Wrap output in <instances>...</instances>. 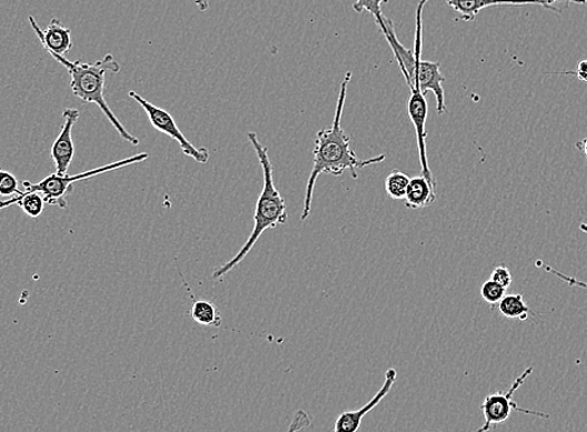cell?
<instances>
[{"label": "cell", "instance_id": "1", "mask_svg": "<svg viewBox=\"0 0 587 432\" xmlns=\"http://www.w3.org/2000/svg\"><path fill=\"white\" fill-rule=\"evenodd\" d=\"M352 73L348 72L340 86L337 112L334 117L332 125L328 129H321L316 139L314 147V165L308 179L306 200L301 220L306 221L311 212L314 188L321 174L340 177L349 170L352 179H358L357 169H364L372 164H379L386 160V154H380L367 160L359 159L356 150L350 145V137L341 128V117L344 106H346L348 86Z\"/></svg>", "mask_w": 587, "mask_h": 432}, {"label": "cell", "instance_id": "2", "mask_svg": "<svg viewBox=\"0 0 587 432\" xmlns=\"http://www.w3.org/2000/svg\"><path fill=\"white\" fill-rule=\"evenodd\" d=\"M248 139L256 150L262 174H265V187H262L256 207L255 228H252L247 243L241 247L239 253L229 260L227 264L218 268L212 273V279L225 278L229 271L238 267L247 258L266 230L276 229L278 225L286 224L288 220L287 203L275 184V170H272L268 148L259 142L256 133L249 132Z\"/></svg>", "mask_w": 587, "mask_h": 432}, {"label": "cell", "instance_id": "3", "mask_svg": "<svg viewBox=\"0 0 587 432\" xmlns=\"http://www.w3.org/2000/svg\"><path fill=\"white\" fill-rule=\"evenodd\" d=\"M50 57H53L59 64H62L68 70L70 88H72L73 94L80 100H83L84 103L96 104L126 142L135 147L139 145V139L130 134L123 124L119 122L106 100L107 73L117 74L120 72V64L116 58L107 54L103 59L98 60V62L89 64L84 62H70L63 56L50 54Z\"/></svg>", "mask_w": 587, "mask_h": 432}, {"label": "cell", "instance_id": "4", "mask_svg": "<svg viewBox=\"0 0 587 432\" xmlns=\"http://www.w3.org/2000/svg\"><path fill=\"white\" fill-rule=\"evenodd\" d=\"M149 158L148 153H141L135 157L119 160V162L100 167L88 172L77 175H60L58 173L48 175L39 183L23 182L26 192H37L44 197L46 203L58 208L67 209V195L72 193L73 184L82 180L94 178L100 174L113 172V170L145 162Z\"/></svg>", "mask_w": 587, "mask_h": 432}, {"label": "cell", "instance_id": "5", "mask_svg": "<svg viewBox=\"0 0 587 432\" xmlns=\"http://www.w3.org/2000/svg\"><path fill=\"white\" fill-rule=\"evenodd\" d=\"M428 0H420L417 8V30H415L414 56L415 69L408 87L419 88L425 96L432 92L437 98V108L439 115L448 112L447 103H445V90L442 84L447 82V78L441 74L440 63L429 62L422 60V12Z\"/></svg>", "mask_w": 587, "mask_h": 432}, {"label": "cell", "instance_id": "6", "mask_svg": "<svg viewBox=\"0 0 587 432\" xmlns=\"http://www.w3.org/2000/svg\"><path fill=\"white\" fill-rule=\"evenodd\" d=\"M534 369L529 368L524 371V373L514 381L511 388L508 391H501V393H495L485 398L481 405L482 415L485 423L478 430L472 432H488L495 425H499L508 421L513 413H518L536 416L541 419H549L548 414L539 413V411L523 409L514 400L516 391H518L526 379L533 374Z\"/></svg>", "mask_w": 587, "mask_h": 432}, {"label": "cell", "instance_id": "7", "mask_svg": "<svg viewBox=\"0 0 587 432\" xmlns=\"http://www.w3.org/2000/svg\"><path fill=\"white\" fill-rule=\"evenodd\" d=\"M129 97L136 100V102L145 109L150 124L153 125L158 132L176 140L181 149V152H183L187 157L193 158L197 163L207 164L209 162V150L206 148H197L196 145L191 144L186 135L180 132L175 118L171 117L167 110L151 104L147 99L133 92V90H130Z\"/></svg>", "mask_w": 587, "mask_h": 432}, {"label": "cell", "instance_id": "8", "mask_svg": "<svg viewBox=\"0 0 587 432\" xmlns=\"http://www.w3.org/2000/svg\"><path fill=\"white\" fill-rule=\"evenodd\" d=\"M409 89L410 99L408 103V113L414 125L415 133H417L421 175L427 178L431 184L437 187V180L434 179L431 173L427 153V120L429 112L427 98H425L419 88L411 87Z\"/></svg>", "mask_w": 587, "mask_h": 432}, {"label": "cell", "instance_id": "9", "mask_svg": "<svg viewBox=\"0 0 587 432\" xmlns=\"http://www.w3.org/2000/svg\"><path fill=\"white\" fill-rule=\"evenodd\" d=\"M63 117L62 130H60L52 149H50V155H52L57 173L60 175H67L68 169L73 162L76 154L73 128L80 118V112L76 108H68L64 110Z\"/></svg>", "mask_w": 587, "mask_h": 432}, {"label": "cell", "instance_id": "10", "mask_svg": "<svg viewBox=\"0 0 587 432\" xmlns=\"http://www.w3.org/2000/svg\"><path fill=\"white\" fill-rule=\"evenodd\" d=\"M28 20L49 54L66 57L73 49L72 30L57 18L50 20L46 30L39 28L34 17L30 16Z\"/></svg>", "mask_w": 587, "mask_h": 432}, {"label": "cell", "instance_id": "11", "mask_svg": "<svg viewBox=\"0 0 587 432\" xmlns=\"http://www.w3.org/2000/svg\"><path fill=\"white\" fill-rule=\"evenodd\" d=\"M397 370L389 369L386 373V380H384V384L376 396H374L369 403L361 409L347 411V413L340 414L337 419L336 426H334V432H358L364 418H366L372 409H376L380 404V401L390 393L395 381H397Z\"/></svg>", "mask_w": 587, "mask_h": 432}, {"label": "cell", "instance_id": "12", "mask_svg": "<svg viewBox=\"0 0 587 432\" xmlns=\"http://www.w3.org/2000/svg\"><path fill=\"white\" fill-rule=\"evenodd\" d=\"M464 22H472L485 8L496 6H541L539 0H445Z\"/></svg>", "mask_w": 587, "mask_h": 432}, {"label": "cell", "instance_id": "13", "mask_svg": "<svg viewBox=\"0 0 587 432\" xmlns=\"http://www.w3.org/2000/svg\"><path fill=\"white\" fill-rule=\"evenodd\" d=\"M435 188L437 187L422 175L411 178L407 197H405V205L411 210L430 207L437 200Z\"/></svg>", "mask_w": 587, "mask_h": 432}, {"label": "cell", "instance_id": "14", "mask_svg": "<svg viewBox=\"0 0 587 432\" xmlns=\"http://www.w3.org/2000/svg\"><path fill=\"white\" fill-rule=\"evenodd\" d=\"M46 199L42 194L37 192H23L20 195H16L0 202V210L18 205L22 208L23 212L29 217L37 219L43 214L46 208Z\"/></svg>", "mask_w": 587, "mask_h": 432}, {"label": "cell", "instance_id": "15", "mask_svg": "<svg viewBox=\"0 0 587 432\" xmlns=\"http://www.w3.org/2000/svg\"><path fill=\"white\" fill-rule=\"evenodd\" d=\"M191 318L201 326L220 328L222 318L216 304L208 300H197L191 307Z\"/></svg>", "mask_w": 587, "mask_h": 432}, {"label": "cell", "instance_id": "16", "mask_svg": "<svg viewBox=\"0 0 587 432\" xmlns=\"http://www.w3.org/2000/svg\"><path fill=\"white\" fill-rule=\"evenodd\" d=\"M499 310L505 318L519 319L521 321L528 319L531 311L520 294L504 297L499 303Z\"/></svg>", "mask_w": 587, "mask_h": 432}, {"label": "cell", "instance_id": "17", "mask_svg": "<svg viewBox=\"0 0 587 432\" xmlns=\"http://www.w3.org/2000/svg\"><path fill=\"white\" fill-rule=\"evenodd\" d=\"M389 3V0H357L354 3V12L361 14L368 12L374 19H376L377 24L381 29L384 37L388 33L387 28V17L382 14L381 6Z\"/></svg>", "mask_w": 587, "mask_h": 432}, {"label": "cell", "instance_id": "18", "mask_svg": "<svg viewBox=\"0 0 587 432\" xmlns=\"http://www.w3.org/2000/svg\"><path fill=\"white\" fill-rule=\"evenodd\" d=\"M409 183L410 178L407 174L397 169L392 170L386 180V190L389 198L392 200L405 199V197H407Z\"/></svg>", "mask_w": 587, "mask_h": 432}, {"label": "cell", "instance_id": "19", "mask_svg": "<svg viewBox=\"0 0 587 432\" xmlns=\"http://www.w3.org/2000/svg\"><path fill=\"white\" fill-rule=\"evenodd\" d=\"M22 193L17 178L7 170L0 169V197L12 198Z\"/></svg>", "mask_w": 587, "mask_h": 432}, {"label": "cell", "instance_id": "20", "mask_svg": "<svg viewBox=\"0 0 587 432\" xmlns=\"http://www.w3.org/2000/svg\"><path fill=\"white\" fill-rule=\"evenodd\" d=\"M505 293L506 289L496 284L493 280L487 281V283H484L481 287V297L490 305L499 304L505 297Z\"/></svg>", "mask_w": 587, "mask_h": 432}, {"label": "cell", "instance_id": "21", "mask_svg": "<svg viewBox=\"0 0 587 432\" xmlns=\"http://www.w3.org/2000/svg\"><path fill=\"white\" fill-rule=\"evenodd\" d=\"M311 418L306 410H298L291 420V424L287 432H299L311 426Z\"/></svg>", "mask_w": 587, "mask_h": 432}, {"label": "cell", "instance_id": "22", "mask_svg": "<svg viewBox=\"0 0 587 432\" xmlns=\"http://www.w3.org/2000/svg\"><path fill=\"white\" fill-rule=\"evenodd\" d=\"M490 280L495 281L496 284H499L504 289L508 290L513 283V275L508 268L498 267L494 269Z\"/></svg>", "mask_w": 587, "mask_h": 432}, {"label": "cell", "instance_id": "23", "mask_svg": "<svg viewBox=\"0 0 587 432\" xmlns=\"http://www.w3.org/2000/svg\"><path fill=\"white\" fill-rule=\"evenodd\" d=\"M545 270H548L549 273H551L556 278H559L560 280L565 281V283H568L571 287H578V288L587 290V283H584V281L576 280V279H574L571 277H566V275L559 273V271H555V270H553L550 268H545Z\"/></svg>", "mask_w": 587, "mask_h": 432}, {"label": "cell", "instance_id": "24", "mask_svg": "<svg viewBox=\"0 0 587 432\" xmlns=\"http://www.w3.org/2000/svg\"><path fill=\"white\" fill-rule=\"evenodd\" d=\"M558 74L576 76L581 82L587 83V59L579 63L578 68H576V72H563Z\"/></svg>", "mask_w": 587, "mask_h": 432}, {"label": "cell", "instance_id": "25", "mask_svg": "<svg viewBox=\"0 0 587 432\" xmlns=\"http://www.w3.org/2000/svg\"><path fill=\"white\" fill-rule=\"evenodd\" d=\"M539 2L544 8L553 10V12L560 13V10L558 8L553 7L556 2H560V0H539Z\"/></svg>", "mask_w": 587, "mask_h": 432}, {"label": "cell", "instance_id": "26", "mask_svg": "<svg viewBox=\"0 0 587 432\" xmlns=\"http://www.w3.org/2000/svg\"><path fill=\"white\" fill-rule=\"evenodd\" d=\"M576 148H578L579 152L587 160V137L580 140V142L576 143Z\"/></svg>", "mask_w": 587, "mask_h": 432}, {"label": "cell", "instance_id": "27", "mask_svg": "<svg viewBox=\"0 0 587 432\" xmlns=\"http://www.w3.org/2000/svg\"><path fill=\"white\" fill-rule=\"evenodd\" d=\"M197 7L201 10V12H207L209 9V4L207 0H195Z\"/></svg>", "mask_w": 587, "mask_h": 432}, {"label": "cell", "instance_id": "28", "mask_svg": "<svg viewBox=\"0 0 587 432\" xmlns=\"http://www.w3.org/2000/svg\"><path fill=\"white\" fill-rule=\"evenodd\" d=\"M566 4H586L587 0H565Z\"/></svg>", "mask_w": 587, "mask_h": 432}, {"label": "cell", "instance_id": "29", "mask_svg": "<svg viewBox=\"0 0 587 432\" xmlns=\"http://www.w3.org/2000/svg\"><path fill=\"white\" fill-rule=\"evenodd\" d=\"M580 230L583 231V233L587 234V223L580 224Z\"/></svg>", "mask_w": 587, "mask_h": 432}]
</instances>
